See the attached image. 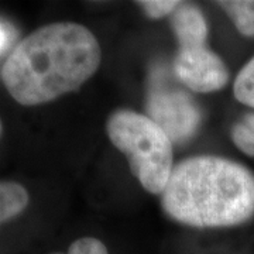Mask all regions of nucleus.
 Instances as JSON below:
<instances>
[{
  "instance_id": "1",
  "label": "nucleus",
  "mask_w": 254,
  "mask_h": 254,
  "mask_svg": "<svg viewBox=\"0 0 254 254\" xmlns=\"http://www.w3.org/2000/svg\"><path fill=\"white\" fill-rule=\"evenodd\" d=\"M102 53L91 31L75 23L36 30L10 54L1 78L18 103L41 105L75 91L96 72Z\"/></svg>"
},
{
  "instance_id": "2",
  "label": "nucleus",
  "mask_w": 254,
  "mask_h": 254,
  "mask_svg": "<svg viewBox=\"0 0 254 254\" xmlns=\"http://www.w3.org/2000/svg\"><path fill=\"white\" fill-rule=\"evenodd\" d=\"M161 202L184 225L235 226L254 215V175L230 160L193 157L174 168Z\"/></svg>"
},
{
  "instance_id": "3",
  "label": "nucleus",
  "mask_w": 254,
  "mask_h": 254,
  "mask_svg": "<svg viewBox=\"0 0 254 254\" xmlns=\"http://www.w3.org/2000/svg\"><path fill=\"white\" fill-rule=\"evenodd\" d=\"M108 134L145 190L163 193L173 174V141L163 128L148 116L119 110L108 122Z\"/></svg>"
},
{
  "instance_id": "4",
  "label": "nucleus",
  "mask_w": 254,
  "mask_h": 254,
  "mask_svg": "<svg viewBox=\"0 0 254 254\" xmlns=\"http://www.w3.org/2000/svg\"><path fill=\"white\" fill-rule=\"evenodd\" d=\"M147 116L163 128L171 141H187L200 122V110L185 91L158 83L147 98Z\"/></svg>"
},
{
  "instance_id": "5",
  "label": "nucleus",
  "mask_w": 254,
  "mask_h": 254,
  "mask_svg": "<svg viewBox=\"0 0 254 254\" xmlns=\"http://www.w3.org/2000/svg\"><path fill=\"white\" fill-rule=\"evenodd\" d=\"M174 71L184 85L195 92H213L227 83L226 65L205 46V41L181 43Z\"/></svg>"
},
{
  "instance_id": "6",
  "label": "nucleus",
  "mask_w": 254,
  "mask_h": 254,
  "mask_svg": "<svg viewBox=\"0 0 254 254\" xmlns=\"http://www.w3.org/2000/svg\"><path fill=\"white\" fill-rule=\"evenodd\" d=\"M171 24L178 44L187 41H206V21L200 10L193 6H178L173 13Z\"/></svg>"
},
{
  "instance_id": "7",
  "label": "nucleus",
  "mask_w": 254,
  "mask_h": 254,
  "mask_svg": "<svg viewBox=\"0 0 254 254\" xmlns=\"http://www.w3.org/2000/svg\"><path fill=\"white\" fill-rule=\"evenodd\" d=\"M28 203V193L16 182H0V225L23 212Z\"/></svg>"
},
{
  "instance_id": "8",
  "label": "nucleus",
  "mask_w": 254,
  "mask_h": 254,
  "mask_svg": "<svg viewBox=\"0 0 254 254\" xmlns=\"http://www.w3.org/2000/svg\"><path fill=\"white\" fill-rule=\"evenodd\" d=\"M236 28L246 37H254V0H229L219 1Z\"/></svg>"
},
{
  "instance_id": "9",
  "label": "nucleus",
  "mask_w": 254,
  "mask_h": 254,
  "mask_svg": "<svg viewBox=\"0 0 254 254\" xmlns=\"http://www.w3.org/2000/svg\"><path fill=\"white\" fill-rule=\"evenodd\" d=\"M233 91L240 103L254 108V57L246 64L236 76Z\"/></svg>"
},
{
  "instance_id": "10",
  "label": "nucleus",
  "mask_w": 254,
  "mask_h": 254,
  "mask_svg": "<svg viewBox=\"0 0 254 254\" xmlns=\"http://www.w3.org/2000/svg\"><path fill=\"white\" fill-rule=\"evenodd\" d=\"M232 140L239 150L254 157V115H246L233 126Z\"/></svg>"
},
{
  "instance_id": "11",
  "label": "nucleus",
  "mask_w": 254,
  "mask_h": 254,
  "mask_svg": "<svg viewBox=\"0 0 254 254\" xmlns=\"http://www.w3.org/2000/svg\"><path fill=\"white\" fill-rule=\"evenodd\" d=\"M138 4L145 10V13L151 18H161L168 16L175 11L180 6V1H171V0H145L138 1Z\"/></svg>"
},
{
  "instance_id": "12",
  "label": "nucleus",
  "mask_w": 254,
  "mask_h": 254,
  "mask_svg": "<svg viewBox=\"0 0 254 254\" xmlns=\"http://www.w3.org/2000/svg\"><path fill=\"white\" fill-rule=\"evenodd\" d=\"M63 254V253H55ZM66 254H109L106 246L103 245L98 239L93 237H83L76 242H73L71 247L68 249Z\"/></svg>"
},
{
  "instance_id": "13",
  "label": "nucleus",
  "mask_w": 254,
  "mask_h": 254,
  "mask_svg": "<svg viewBox=\"0 0 254 254\" xmlns=\"http://www.w3.org/2000/svg\"><path fill=\"white\" fill-rule=\"evenodd\" d=\"M11 37V28L0 20V51H3L10 41Z\"/></svg>"
},
{
  "instance_id": "14",
  "label": "nucleus",
  "mask_w": 254,
  "mask_h": 254,
  "mask_svg": "<svg viewBox=\"0 0 254 254\" xmlns=\"http://www.w3.org/2000/svg\"><path fill=\"white\" fill-rule=\"evenodd\" d=\"M0 131H1V125H0Z\"/></svg>"
}]
</instances>
